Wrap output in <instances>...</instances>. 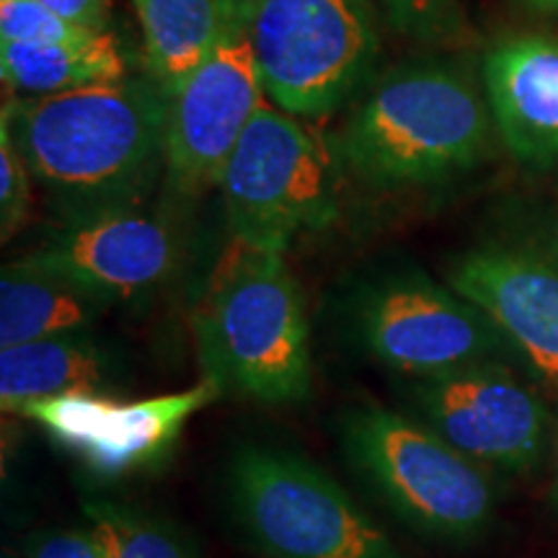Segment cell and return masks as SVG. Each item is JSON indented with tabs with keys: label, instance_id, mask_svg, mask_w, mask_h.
Returning a JSON list of instances; mask_svg holds the SVG:
<instances>
[{
	"label": "cell",
	"instance_id": "cell-4",
	"mask_svg": "<svg viewBox=\"0 0 558 558\" xmlns=\"http://www.w3.org/2000/svg\"><path fill=\"white\" fill-rule=\"evenodd\" d=\"M339 439L362 484L424 538L465 546L497 520L499 484L492 471L414 414L357 403L341 414Z\"/></svg>",
	"mask_w": 558,
	"mask_h": 558
},
{
	"label": "cell",
	"instance_id": "cell-15",
	"mask_svg": "<svg viewBox=\"0 0 558 558\" xmlns=\"http://www.w3.org/2000/svg\"><path fill=\"white\" fill-rule=\"evenodd\" d=\"M122 378L120 354L90 331L0 347V403L13 414L54 396L114 393Z\"/></svg>",
	"mask_w": 558,
	"mask_h": 558
},
{
	"label": "cell",
	"instance_id": "cell-5",
	"mask_svg": "<svg viewBox=\"0 0 558 558\" xmlns=\"http://www.w3.org/2000/svg\"><path fill=\"white\" fill-rule=\"evenodd\" d=\"M228 505L267 558H403L352 494L298 452L241 445L228 463Z\"/></svg>",
	"mask_w": 558,
	"mask_h": 558
},
{
	"label": "cell",
	"instance_id": "cell-22",
	"mask_svg": "<svg viewBox=\"0 0 558 558\" xmlns=\"http://www.w3.org/2000/svg\"><path fill=\"white\" fill-rule=\"evenodd\" d=\"M32 179L29 166L13 143L9 128L0 122V230L5 243L29 218Z\"/></svg>",
	"mask_w": 558,
	"mask_h": 558
},
{
	"label": "cell",
	"instance_id": "cell-24",
	"mask_svg": "<svg viewBox=\"0 0 558 558\" xmlns=\"http://www.w3.org/2000/svg\"><path fill=\"white\" fill-rule=\"evenodd\" d=\"M41 3L83 29L96 34L109 32L111 0H41Z\"/></svg>",
	"mask_w": 558,
	"mask_h": 558
},
{
	"label": "cell",
	"instance_id": "cell-6",
	"mask_svg": "<svg viewBox=\"0 0 558 558\" xmlns=\"http://www.w3.org/2000/svg\"><path fill=\"white\" fill-rule=\"evenodd\" d=\"M243 16L264 90L288 114H331L373 73V0H243Z\"/></svg>",
	"mask_w": 558,
	"mask_h": 558
},
{
	"label": "cell",
	"instance_id": "cell-18",
	"mask_svg": "<svg viewBox=\"0 0 558 558\" xmlns=\"http://www.w3.org/2000/svg\"><path fill=\"white\" fill-rule=\"evenodd\" d=\"M128 54L109 32L58 45L0 41V75L16 94H65L94 83L128 78Z\"/></svg>",
	"mask_w": 558,
	"mask_h": 558
},
{
	"label": "cell",
	"instance_id": "cell-3",
	"mask_svg": "<svg viewBox=\"0 0 558 558\" xmlns=\"http://www.w3.org/2000/svg\"><path fill=\"white\" fill-rule=\"evenodd\" d=\"M197 352L222 393L288 407L311 396V326L284 254L239 246L202 298Z\"/></svg>",
	"mask_w": 558,
	"mask_h": 558
},
{
	"label": "cell",
	"instance_id": "cell-17",
	"mask_svg": "<svg viewBox=\"0 0 558 558\" xmlns=\"http://www.w3.org/2000/svg\"><path fill=\"white\" fill-rule=\"evenodd\" d=\"M150 78L173 96L218 45L233 0H132Z\"/></svg>",
	"mask_w": 558,
	"mask_h": 558
},
{
	"label": "cell",
	"instance_id": "cell-19",
	"mask_svg": "<svg viewBox=\"0 0 558 558\" xmlns=\"http://www.w3.org/2000/svg\"><path fill=\"white\" fill-rule=\"evenodd\" d=\"M83 518L107 558H197L177 527L122 501H83Z\"/></svg>",
	"mask_w": 558,
	"mask_h": 558
},
{
	"label": "cell",
	"instance_id": "cell-11",
	"mask_svg": "<svg viewBox=\"0 0 558 558\" xmlns=\"http://www.w3.org/2000/svg\"><path fill=\"white\" fill-rule=\"evenodd\" d=\"M220 396L222 390L205 378L192 388L143 401L94 390L54 396L26 403L19 414L45 429L90 473L122 478L156 469L169 458L186 422Z\"/></svg>",
	"mask_w": 558,
	"mask_h": 558
},
{
	"label": "cell",
	"instance_id": "cell-25",
	"mask_svg": "<svg viewBox=\"0 0 558 558\" xmlns=\"http://www.w3.org/2000/svg\"><path fill=\"white\" fill-rule=\"evenodd\" d=\"M550 499H554V507L558 509V403L554 414V492H550Z\"/></svg>",
	"mask_w": 558,
	"mask_h": 558
},
{
	"label": "cell",
	"instance_id": "cell-26",
	"mask_svg": "<svg viewBox=\"0 0 558 558\" xmlns=\"http://www.w3.org/2000/svg\"><path fill=\"white\" fill-rule=\"evenodd\" d=\"M527 3L538 5V9H546V11H558V0H527Z\"/></svg>",
	"mask_w": 558,
	"mask_h": 558
},
{
	"label": "cell",
	"instance_id": "cell-7",
	"mask_svg": "<svg viewBox=\"0 0 558 558\" xmlns=\"http://www.w3.org/2000/svg\"><path fill=\"white\" fill-rule=\"evenodd\" d=\"M235 243L284 254L337 215L331 153L288 111L269 104L243 132L218 181Z\"/></svg>",
	"mask_w": 558,
	"mask_h": 558
},
{
	"label": "cell",
	"instance_id": "cell-13",
	"mask_svg": "<svg viewBox=\"0 0 558 558\" xmlns=\"http://www.w3.org/2000/svg\"><path fill=\"white\" fill-rule=\"evenodd\" d=\"M448 279L530 365L558 380V254L520 243H484L458 256Z\"/></svg>",
	"mask_w": 558,
	"mask_h": 558
},
{
	"label": "cell",
	"instance_id": "cell-10",
	"mask_svg": "<svg viewBox=\"0 0 558 558\" xmlns=\"http://www.w3.org/2000/svg\"><path fill=\"white\" fill-rule=\"evenodd\" d=\"M264 96L243 0H233L215 50L171 96L166 179L173 190L197 197L218 186L230 153L267 104Z\"/></svg>",
	"mask_w": 558,
	"mask_h": 558
},
{
	"label": "cell",
	"instance_id": "cell-9",
	"mask_svg": "<svg viewBox=\"0 0 558 558\" xmlns=\"http://www.w3.org/2000/svg\"><path fill=\"white\" fill-rule=\"evenodd\" d=\"M409 411L486 471L533 473L548 450L546 403L507 362H478L407 383Z\"/></svg>",
	"mask_w": 558,
	"mask_h": 558
},
{
	"label": "cell",
	"instance_id": "cell-23",
	"mask_svg": "<svg viewBox=\"0 0 558 558\" xmlns=\"http://www.w3.org/2000/svg\"><path fill=\"white\" fill-rule=\"evenodd\" d=\"M26 558H107L88 530H39L26 538Z\"/></svg>",
	"mask_w": 558,
	"mask_h": 558
},
{
	"label": "cell",
	"instance_id": "cell-21",
	"mask_svg": "<svg viewBox=\"0 0 558 558\" xmlns=\"http://www.w3.org/2000/svg\"><path fill=\"white\" fill-rule=\"evenodd\" d=\"M386 16L403 37L442 45L463 26L458 0H380Z\"/></svg>",
	"mask_w": 558,
	"mask_h": 558
},
{
	"label": "cell",
	"instance_id": "cell-1",
	"mask_svg": "<svg viewBox=\"0 0 558 558\" xmlns=\"http://www.w3.org/2000/svg\"><path fill=\"white\" fill-rule=\"evenodd\" d=\"M171 96L156 78L94 83L3 104L0 122L65 218L143 205L166 173Z\"/></svg>",
	"mask_w": 558,
	"mask_h": 558
},
{
	"label": "cell",
	"instance_id": "cell-20",
	"mask_svg": "<svg viewBox=\"0 0 558 558\" xmlns=\"http://www.w3.org/2000/svg\"><path fill=\"white\" fill-rule=\"evenodd\" d=\"M96 32L75 26L41 0H0V41H29V45H58L83 41Z\"/></svg>",
	"mask_w": 558,
	"mask_h": 558
},
{
	"label": "cell",
	"instance_id": "cell-12",
	"mask_svg": "<svg viewBox=\"0 0 558 558\" xmlns=\"http://www.w3.org/2000/svg\"><path fill=\"white\" fill-rule=\"evenodd\" d=\"M179 254V235L169 220L143 205H124L65 218L21 262L117 303L163 284Z\"/></svg>",
	"mask_w": 558,
	"mask_h": 558
},
{
	"label": "cell",
	"instance_id": "cell-16",
	"mask_svg": "<svg viewBox=\"0 0 558 558\" xmlns=\"http://www.w3.org/2000/svg\"><path fill=\"white\" fill-rule=\"evenodd\" d=\"M114 300L24 262L0 275V347L94 329Z\"/></svg>",
	"mask_w": 558,
	"mask_h": 558
},
{
	"label": "cell",
	"instance_id": "cell-14",
	"mask_svg": "<svg viewBox=\"0 0 558 558\" xmlns=\"http://www.w3.org/2000/svg\"><path fill=\"white\" fill-rule=\"evenodd\" d=\"M494 128L514 158L558 160V39L525 34L501 41L484 65Z\"/></svg>",
	"mask_w": 558,
	"mask_h": 558
},
{
	"label": "cell",
	"instance_id": "cell-2",
	"mask_svg": "<svg viewBox=\"0 0 558 558\" xmlns=\"http://www.w3.org/2000/svg\"><path fill=\"white\" fill-rule=\"evenodd\" d=\"M494 117L473 75L452 62L390 70L349 117L339 156L380 190L465 173L492 153Z\"/></svg>",
	"mask_w": 558,
	"mask_h": 558
},
{
	"label": "cell",
	"instance_id": "cell-8",
	"mask_svg": "<svg viewBox=\"0 0 558 558\" xmlns=\"http://www.w3.org/2000/svg\"><path fill=\"white\" fill-rule=\"evenodd\" d=\"M352 329L369 357L411 380L507 362L518 352L471 300L411 269L388 271L360 288Z\"/></svg>",
	"mask_w": 558,
	"mask_h": 558
}]
</instances>
